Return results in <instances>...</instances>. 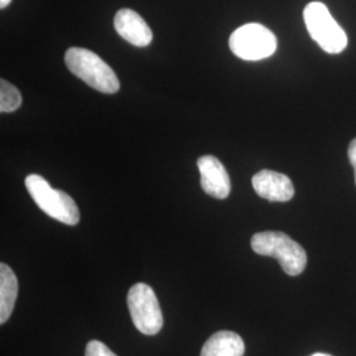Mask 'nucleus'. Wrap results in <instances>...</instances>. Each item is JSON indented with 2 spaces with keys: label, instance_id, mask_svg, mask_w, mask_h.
I'll return each mask as SVG.
<instances>
[{
  "label": "nucleus",
  "instance_id": "nucleus-1",
  "mask_svg": "<svg viewBox=\"0 0 356 356\" xmlns=\"http://www.w3.org/2000/svg\"><path fill=\"white\" fill-rule=\"evenodd\" d=\"M67 69L88 83L90 88L104 94H115L120 89V82L110 65L94 51L85 48H69L65 54Z\"/></svg>",
  "mask_w": 356,
  "mask_h": 356
},
{
  "label": "nucleus",
  "instance_id": "nucleus-2",
  "mask_svg": "<svg viewBox=\"0 0 356 356\" xmlns=\"http://www.w3.org/2000/svg\"><path fill=\"white\" fill-rule=\"evenodd\" d=\"M251 247L257 254L277 259L282 270L289 276H298L305 270L307 264L305 250L284 232H257L251 239Z\"/></svg>",
  "mask_w": 356,
  "mask_h": 356
},
{
  "label": "nucleus",
  "instance_id": "nucleus-3",
  "mask_svg": "<svg viewBox=\"0 0 356 356\" xmlns=\"http://www.w3.org/2000/svg\"><path fill=\"white\" fill-rule=\"evenodd\" d=\"M26 188L47 216L67 226L79 223L81 214L76 201L65 191L53 189L45 178L38 175H29L26 178Z\"/></svg>",
  "mask_w": 356,
  "mask_h": 356
},
{
  "label": "nucleus",
  "instance_id": "nucleus-4",
  "mask_svg": "<svg viewBox=\"0 0 356 356\" xmlns=\"http://www.w3.org/2000/svg\"><path fill=\"white\" fill-rule=\"evenodd\" d=\"M304 20L309 35L318 44L322 51L338 54L346 49L347 35L323 3H309L304 10Z\"/></svg>",
  "mask_w": 356,
  "mask_h": 356
},
{
  "label": "nucleus",
  "instance_id": "nucleus-5",
  "mask_svg": "<svg viewBox=\"0 0 356 356\" xmlns=\"http://www.w3.org/2000/svg\"><path fill=\"white\" fill-rule=\"evenodd\" d=\"M231 51L245 61H260L277 49V38L267 26L250 23L239 26L229 38Z\"/></svg>",
  "mask_w": 356,
  "mask_h": 356
},
{
  "label": "nucleus",
  "instance_id": "nucleus-6",
  "mask_svg": "<svg viewBox=\"0 0 356 356\" xmlns=\"http://www.w3.org/2000/svg\"><path fill=\"white\" fill-rule=\"evenodd\" d=\"M129 314L135 327L144 335H156L163 329L164 317L152 288L144 282L135 284L127 296Z\"/></svg>",
  "mask_w": 356,
  "mask_h": 356
},
{
  "label": "nucleus",
  "instance_id": "nucleus-7",
  "mask_svg": "<svg viewBox=\"0 0 356 356\" xmlns=\"http://www.w3.org/2000/svg\"><path fill=\"white\" fill-rule=\"evenodd\" d=\"M197 165L201 173V186L204 193L218 200L227 198L231 191L229 173L216 156L206 154L200 157Z\"/></svg>",
  "mask_w": 356,
  "mask_h": 356
},
{
  "label": "nucleus",
  "instance_id": "nucleus-8",
  "mask_svg": "<svg viewBox=\"0 0 356 356\" xmlns=\"http://www.w3.org/2000/svg\"><path fill=\"white\" fill-rule=\"evenodd\" d=\"M252 186L259 197L270 202H288L294 197L291 178L273 170H260L252 177Z\"/></svg>",
  "mask_w": 356,
  "mask_h": 356
},
{
  "label": "nucleus",
  "instance_id": "nucleus-9",
  "mask_svg": "<svg viewBox=\"0 0 356 356\" xmlns=\"http://www.w3.org/2000/svg\"><path fill=\"white\" fill-rule=\"evenodd\" d=\"M115 31L122 38L135 47H147L151 44L153 35L151 28L140 15L129 8L118 11L114 19Z\"/></svg>",
  "mask_w": 356,
  "mask_h": 356
},
{
  "label": "nucleus",
  "instance_id": "nucleus-10",
  "mask_svg": "<svg viewBox=\"0 0 356 356\" xmlns=\"http://www.w3.org/2000/svg\"><path fill=\"white\" fill-rule=\"evenodd\" d=\"M244 351L241 335L232 331H218L204 344L201 356H243Z\"/></svg>",
  "mask_w": 356,
  "mask_h": 356
},
{
  "label": "nucleus",
  "instance_id": "nucleus-11",
  "mask_svg": "<svg viewBox=\"0 0 356 356\" xmlns=\"http://www.w3.org/2000/svg\"><path fill=\"white\" fill-rule=\"evenodd\" d=\"M19 284L13 269L6 263L0 264V323L4 325L13 314L17 298Z\"/></svg>",
  "mask_w": 356,
  "mask_h": 356
},
{
  "label": "nucleus",
  "instance_id": "nucleus-12",
  "mask_svg": "<svg viewBox=\"0 0 356 356\" xmlns=\"http://www.w3.org/2000/svg\"><path fill=\"white\" fill-rule=\"evenodd\" d=\"M22 94L16 86L6 79L0 81V111L13 113L22 106Z\"/></svg>",
  "mask_w": 356,
  "mask_h": 356
},
{
  "label": "nucleus",
  "instance_id": "nucleus-13",
  "mask_svg": "<svg viewBox=\"0 0 356 356\" xmlns=\"http://www.w3.org/2000/svg\"><path fill=\"white\" fill-rule=\"evenodd\" d=\"M85 356H116L106 344L99 341H91L86 346Z\"/></svg>",
  "mask_w": 356,
  "mask_h": 356
},
{
  "label": "nucleus",
  "instance_id": "nucleus-14",
  "mask_svg": "<svg viewBox=\"0 0 356 356\" xmlns=\"http://www.w3.org/2000/svg\"><path fill=\"white\" fill-rule=\"evenodd\" d=\"M348 160H350V164L354 168L355 170V182H356V139L350 143L348 145Z\"/></svg>",
  "mask_w": 356,
  "mask_h": 356
},
{
  "label": "nucleus",
  "instance_id": "nucleus-15",
  "mask_svg": "<svg viewBox=\"0 0 356 356\" xmlns=\"http://www.w3.org/2000/svg\"><path fill=\"white\" fill-rule=\"evenodd\" d=\"M11 1H13V0H0V8H6V7H8Z\"/></svg>",
  "mask_w": 356,
  "mask_h": 356
},
{
  "label": "nucleus",
  "instance_id": "nucleus-16",
  "mask_svg": "<svg viewBox=\"0 0 356 356\" xmlns=\"http://www.w3.org/2000/svg\"><path fill=\"white\" fill-rule=\"evenodd\" d=\"M310 356H331L329 354H322V353H317V354H313V355Z\"/></svg>",
  "mask_w": 356,
  "mask_h": 356
}]
</instances>
